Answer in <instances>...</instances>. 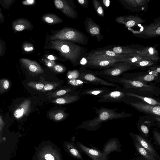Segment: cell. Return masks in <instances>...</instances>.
Returning <instances> with one entry per match:
<instances>
[{"label": "cell", "instance_id": "6da1fadb", "mask_svg": "<svg viewBox=\"0 0 160 160\" xmlns=\"http://www.w3.org/2000/svg\"><path fill=\"white\" fill-rule=\"evenodd\" d=\"M98 117L88 121L86 127L90 130H96L101 126V124L109 120L129 117L133 115L125 113L123 111L117 112L118 109L108 108L101 107L99 108H94Z\"/></svg>", "mask_w": 160, "mask_h": 160}, {"label": "cell", "instance_id": "7a4b0ae2", "mask_svg": "<svg viewBox=\"0 0 160 160\" xmlns=\"http://www.w3.org/2000/svg\"><path fill=\"white\" fill-rule=\"evenodd\" d=\"M50 43L49 49L58 51L62 56L73 63L80 57L81 48L73 43L57 39L52 40Z\"/></svg>", "mask_w": 160, "mask_h": 160}, {"label": "cell", "instance_id": "3957f363", "mask_svg": "<svg viewBox=\"0 0 160 160\" xmlns=\"http://www.w3.org/2000/svg\"><path fill=\"white\" fill-rule=\"evenodd\" d=\"M111 82H113L122 84L125 88H133L138 89V91L143 92L150 95L159 96L160 88L153 84L146 83L142 82L126 79L118 77L111 78L107 79Z\"/></svg>", "mask_w": 160, "mask_h": 160}, {"label": "cell", "instance_id": "277c9868", "mask_svg": "<svg viewBox=\"0 0 160 160\" xmlns=\"http://www.w3.org/2000/svg\"><path fill=\"white\" fill-rule=\"evenodd\" d=\"M37 160H62L59 148L51 141L44 140L37 148Z\"/></svg>", "mask_w": 160, "mask_h": 160}, {"label": "cell", "instance_id": "5b68a950", "mask_svg": "<svg viewBox=\"0 0 160 160\" xmlns=\"http://www.w3.org/2000/svg\"><path fill=\"white\" fill-rule=\"evenodd\" d=\"M50 38L52 40H67L82 44L84 43V37L82 34L74 29L65 28L52 36Z\"/></svg>", "mask_w": 160, "mask_h": 160}, {"label": "cell", "instance_id": "8992f818", "mask_svg": "<svg viewBox=\"0 0 160 160\" xmlns=\"http://www.w3.org/2000/svg\"><path fill=\"white\" fill-rule=\"evenodd\" d=\"M130 105L139 111L154 118L157 122H160V106L152 105L142 102H130Z\"/></svg>", "mask_w": 160, "mask_h": 160}, {"label": "cell", "instance_id": "52a82bcc", "mask_svg": "<svg viewBox=\"0 0 160 160\" xmlns=\"http://www.w3.org/2000/svg\"><path fill=\"white\" fill-rule=\"evenodd\" d=\"M115 64L112 66V68L102 70L98 72L97 75L107 79L111 78L118 77L131 68L130 65L126 63L124 64L115 65Z\"/></svg>", "mask_w": 160, "mask_h": 160}, {"label": "cell", "instance_id": "ba28073f", "mask_svg": "<svg viewBox=\"0 0 160 160\" xmlns=\"http://www.w3.org/2000/svg\"><path fill=\"white\" fill-rule=\"evenodd\" d=\"M156 119L149 116H140L138 122L136 124L137 128L142 135L148 138L151 127L154 125Z\"/></svg>", "mask_w": 160, "mask_h": 160}, {"label": "cell", "instance_id": "9c48e42d", "mask_svg": "<svg viewBox=\"0 0 160 160\" xmlns=\"http://www.w3.org/2000/svg\"><path fill=\"white\" fill-rule=\"evenodd\" d=\"M130 135L143 148L148 151L157 160H160V157L152 144L147 138L141 134H134L130 133Z\"/></svg>", "mask_w": 160, "mask_h": 160}, {"label": "cell", "instance_id": "30bf717a", "mask_svg": "<svg viewBox=\"0 0 160 160\" xmlns=\"http://www.w3.org/2000/svg\"><path fill=\"white\" fill-rule=\"evenodd\" d=\"M125 94L121 91L114 89L99 98L98 101L100 102H119L126 96Z\"/></svg>", "mask_w": 160, "mask_h": 160}, {"label": "cell", "instance_id": "8fae6325", "mask_svg": "<svg viewBox=\"0 0 160 160\" xmlns=\"http://www.w3.org/2000/svg\"><path fill=\"white\" fill-rule=\"evenodd\" d=\"M76 145L80 150L85 153L93 160H104L102 152L96 148H89L82 143L77 142Z\"/></svg>", "mask_w": 160, "mask_h": 160}, {"label": "cell", "instance_id": "7c38bea8", "mask_svg": "<svg viewBox=\"0 0 160 160\" xmlns=\"http://www.w3.org/2000/svg\"><path fill=\"white\" fill-rule=\"evenodd\" d=\"M63 146L65 152L73 158L79 160H83L81 151L73 142L65 141Z\"/></svg>", "mask_w": 160, "mask_h": 160}, {"label": "cell", "instance_id": "4fadbf2b", "mask_svg": "<svg viewBox=\"0 0 160 160\" xmlns=\"http://www.w3.org/2000/svg\"><path fill=\"white\" fill-rule=\"evenodd\" d=\"M55 6L68 17L74 18L75 13L65 0H56L53 1Z\"/></svg>", "mask_w": 160, "mask_h": 160}, {"label": "cell", "instance_id": "5bb4252c", "mask_svg": "<svg viewBox=\"0 0 160 160\" xmlns=\"http://www.w3.org/2000/svg\"><path fill=\"white\" fill-rule=\"evenodd\" d=\"M120 59H102L95 60H88V64L97 69H107L118 62Z\"/></svg>", "mask_w": 160, "mask_h": 160}, {"label": "cell", "instance_id": "9a60e30c", "mask_svg": "<svg viewBox=\"0 0 160 160\" xmlns=\"http://www.w3.org/2000/svg\"><path fill=\"white\" fill-rule=\"evenodd\" d=\"M160 78L157 77L150 73L139 75L128 79L139 81L146 83L154 84L160 83Z\"/></svg>", "mask_w": 160, "mask_h": 160}, {"label": "cell", "instance_id": "2e32d148", "mask_svg": "<svg viewBox=\"0 0 160 160\" xmlns=\"http://www.w3.org/2000/svg\"><path fill=\"white\" fill-rule=\"evenodd\" d=\"M12 26L15 31L20 32L25 30H30L32 27V24L26 19L19 18L12 22Z\"/></svg>", "mask_w": 160, "mask_h": 160}, {"label": "cell", "instance_id": "e0dca14e", "mask_svg": "<svg viewBox=\"0 0 160 160\" xmlns=\"http://www.w3.org/2000/svg\"><path fill=\"white\" fill-rule=\"evenodd\" d=\"M21 61L23 64L28 68L29 70L32 72L40 74L44 72L40 65L34 61L21 58Z\"/></svg>", "mask_w": 160, "mask_h": 160}, {"label": "cell", "instance_id": "ac0fdd59", "mask_svg": "<svg viewBox=\"0 0 160 160\" xmlns=\"http://www.w3.org/2000/svg\"><path fill=\"white\" fill-rule=\"evenodd\" d=\"M98 55H102L110 57L113 59H120L123 58H131L136 54H118L110 50H102L99 52H96L93 53Z\"/></svg>", "mask_w": 160, "mask_h": 160}, {"label": "cell", "instance_id": "d6986e66", "mask_svg": "<svg viewBox=\"0 0 160 160\" xmlns=\"http://www.w3.org/2000/svg\"><path fill=\"white\" fill-rule=\"evenodd\" d=\"M118 140L115 139L110 140L105 145L103 151H102L103 158L105 159L106 156L112 151H118Z\"/></svg>", "mask_w": 160, "mask_h": 160}, {"label": "cell", "instance_id": "ffe728a7", "mask_svg": "<svg viewBox=\"0 0 160 160\" xmlns=\"http://www.w3.org/2000/svg\"><path fill=\"white\" fill-rule=\"evenodd\" d=\"M125 95L126 96L134 97L139 99L142 102L152 105L160 106L159 101L151 97L144 96L129 92L126 93Z\"/></svg>", "mask_w": 160, "mask_h": 160}, {"label": "cell", "instance_id": "44dd1931", "mask_svg": "<svg viewBox=\"0 0 160 160\" xmlns=\"http://www.w3.org/2000/svg\"><path fill=\"white\" fill-rule=\"evenodd\" d=\"M132 138L133 140V142L135 148L138 153L141 156L147 160H157L148 151L142 147L134 138Z\"/></svg>", "mask_w": 160, "mask_h": 160}, {"label": "cell", "instance_id": "7402d4cb", "mask_svg": "<svg viewBox=\"0 0 160 160\" xmlns=\"http://www.w3.org/2000/svg\"><path fill=\"white\" fill-rule=\"evenodd\" d=\"M111 90L106 87L94 88L88 89L85 92L86 94L96 96L100 98L109 92Z\"/></svg>", "mask_w": 160, "mask_h": 160}, {"label": "cell", "instance_id": "603a6c76", "mask_svg": "<svg viewBox=\"0 0 160 160\" xmlns=\"http://www.w3.org/2000/svg\"><path fill=\"white\" fill-rule=\"evenodd\" d=\"M121 61L125 62L126 63L130 65H133V64L138 62L144 60L152 61L155 59L152 58H150L148 57L142 56L141 55H135L131 58H123L120 59Z\"/></svg>", "mask_w": 160, "mask_h": 160}, {"label": "cell", "instance_id": "cb8c5ba5", "mask_svg": "<svg viewBox=\"0 0 160 160\" xmlns=\"http://www.w3.org/2000/svg\"><path fill=\"white\" fill-rule=\"evenodd\" d=\"M78 99V97L76 96L66 95L55 98L52 100L51 102L57 104H63L73 102Z\"/></svg>", "mask_w": 160, "mask_h": 160}, {"label": "cell", "instance_id": "d4e9b609", "mask_svg": "<svg viewBox=\"0 0 160 160\" xmlns=\"http://www.w3.org/2000/svg\"><path fill=\"white\" fill-rule=\"evenodd\" d=\"M42 19L43 22L50 24H56L62 23V20L55 14L48 13L44 15Z\"/></svg>", "mask_w": 160, "mask_h": 160}, {"label": "cell", "instance_id": "484cf974", "mask_svg": "<svg viewBox=\"0 0 160 160\" xmlns=\"http://www.w3.org/2000/svg\"><path fill=\"white\" fill-rule=\"evenodd\" d=\"M66 114L62 110H56L49 113L50 118L55 121H62L66 118Z\"/></svg>", "mask_w": 160, "mask_h": 160}, {"label": "cell", "instance_id": "4316f807", "mask_svg": "<svg viewBox=\"0 0 160 160\" xmlns=\"http://www.w3.org/2000/svg\"><path fill=\"white\" fill-rule=\"evenodd\" d=\"M155 62L151 61L144 60L137 62L135 63L133 65L137 68H142L147 67L153 65Z\"/></svg>", "mask_w": 160, "mask_h": 160}, {"label": "cell", "instance_id": "83f0119b", "mask_svg": "<svg viewBox=\"0 0 160 160\" xmlns=\"http://www.w3.org/2000/svg\"><path fill=\"white\" fill-rule=\"evenodd\" d=\"M71 91V89L68 88L61 89L57 92L51 93L49 97L51 98H55L56 97L62 96Z\"/></svg>", "mask_w": 160, "mask_h": 160}, {"label": "cell", "instance_id": "f1b7e54d", "mask_svg": "<svg viewBox=\"0 0 160 160\" xmlns=\"http://www.w3.org/2000/svg\"><path fill=\"white\" fill-rule=\"evenodd\" d=\"M22 48L23 52H27L32 51L34 49V47L30 43L23 42L22 45Z\"/></svg>", "mask_w": 160, "mask_h": 160}, {"label": "cell", "instance_id": "f546056e", "mask_svg": "<svg viewBox=\"0 0 160 160\" xmlns=\"http://www.w3.org/2000/svg\"><path fill=\"white\" fill-rule=\"evenodd\" d=\"M15 1V0H0V3L4 8L8 9L11 5Z\"/></svg>", "mask_w": 160, "mask_h": 160}, {"label": "cell", "instance_id": "4dcf8cb0", "mask_svg": "<svg viewBox=\"0 0 160 160\" xmlns=\"http://www.w3.org/2000/svg\"><path fill=\"white\" fill-rule=\"evenodd\" d=\"M113 51L114 52L118 54H126L124 51L128 52L129 53H132V51L131 50H126L125 49H123L122 48L120 47H114L113 48Z\"/></svg>", "mask_w": 160, "mask_h": 160}, {"label": "cell", "instance_id": "1f68e13d", "mask_svg": "<svg viewBox=\"0 0 160 160\" xmlns=\"http://www.w3.org/2000/svg\"><path fill=\"white\" fill-rule=\"evenodd\" d=\"M153 136L155 143L159 147H160V133L158 131L155 130H153Z\"/></svg>", "mask_w": 160, "mask_h": 160}, {"label": "cell", "instance_id": "d6a6232c", "mask_svg": "<svg viewBox=\"0 0 160 160\" xmlns=\"http://www.w3.org/2000/svg\"><path fill=\"white\" fill-rule=\"evenodd\" d=\"M58 84L55 83V84L47 83L46 84L42 89V91L44 92L52 90L58 86Z\"/></svg>", "mask_w": 160, "mask_h": 160}, {"label": "cell", "instance_id": "836d02e7", "mask_svg": "<svg viewBox=\"0 0 160 160\" xmlns=\"http://www.w3.org/2000/svg\"><path fill=\"white\" fill-rule=\"evenodd\" d=\"M31 87L37 90H42L44 84L42 82H33L30 84Z\"/></svg>", "mask_w": 160, "mask_h": 160}, {"label": "cell", "instance_id": "e575fe53", "mask_svg": "<svg viewBox=\"0 0 160 160\" xmlns=\"http://www.w3.org/2000/svg\"><path fill=\"white\" fill-rule=\"evenodd\" d=\"M88 31L91 34L93 35L98 34L99 32L98 28L91 26L90 24L88 25Z\"/></svg>", "mask_w": 160, "mask_h": 160}, {"label": "cell", "instance_id": "d590c367", "mask_svg": "<svg viewBox=\"0 0 160 160\" xmlns=\"http://www.w3.org/2000/svg\"><path fill=\"white\" fill-rule=\"evenodd\" d=\"M5 42L2 40L0 39V56L4 55L5 52Z\"/></svg>", "mask_w": 160, "mask_h": 160}, {"label": "cell", "instance_id": "8d00e7d4", "mask_svg": "<svg viewBox=\"0 0 160 160\" xmlns=\"http://www.w3.org/2000/svg\"><path fill=\"white\" fill-rule=\"evenodd\" d=\"M24 112V110L23 108L18 109L15 111L14 116L17 118H20L23 115Z\"/></svg>", "mask_w": 160, "mask_h": 160}, {"label": "cell", "instance_id": "74e56055", "mask_svg": "<svg viewBox=\"0 0 160 160\" xmlns=\"http://www.w3.org/2000/svg\"><path fill=\"white\" fill-rule=\"evenodd\" d=\"M144 51L148 52V57L153 58L155 56V50L152 47H150L148 48V50H144Z\"/></svg>", "mask_w": 160, "mask_h": 160}, {"label": "cell", "instance_id": "f35d334b", "mask_svg": "<svg viewBox=\"0 0 160 160\" xmlns=\"http://www.w3.org/2000/svg\"><path fill=\"white\" fill-rule=\"evenodd\" d=\"M78 73L76 71L71 72H69V74L68 75V78H76L78 77Z\"/></svg>", "mask_w": 160, "mask_h": 160}, {"label": "cell", "instance_id": "ab89813d", "mask_svg": "<svg viewBox=\"0 0 160 160\" xmlns=\"http://www.w3.org/2000/svg\"><path fill=\"white\" fill-rule=\"evenodd\" d=\"M54 70L59 72H63L64 69V67L62 66L59 65H55L54 67Z\"/></svg>", "mask_w": 160, "mask_h": 160}, {"label": "cell", "instance_id": "60d3db41", "mask_svg": "<svg viewBox=\"0 0 160 160\" xmlns=\"http://www.w3.org/2000/svg\"><path fill=\"white\" fill-rule=\"evenodd\" d=\"M35 2L34 0H27L22 2V3L24 5H33Z\"/></svg>", "mask_w": 160, "mask_h": 160}, {"label": "cell", "instance_id": "b9f144b4", "mask_svg": "<svg viewBox=\"0 0 160 160\" xmlns=\"http://www.w3.org/2000/svg\"><path fill=\"white\" fill-rule=\"evenodd\" d=\"M135 23V22L133 20H130L128 21L126 23V25L129 27L133 26Z\"/></svg>", "mask_w": 160, "mask_h": 160}, {"label": "cell", "instance_id": "7bdbcfd3", "mask_svg": "<svg viewBox=\"0 0 160 160\" xmlns=\"http://www.w3.org/2000/svg\"><path fill=\"white\" fill-rule=\"evenodd\" d=\"M9 86V82L8 80H5L3 82V86L5 89H8Z\"/></svg>", "mask_w": 160, "mask_h": 160}, {"label": "cell", "instance_id": "ee69618b", "mask_svg": "<svg viewBox=\"0 0 160 160\" xmlns=\"http://www.w3.org/2000/svg\"><path fill=\"white\" fill-rule=\"evenodd\" d=\"M87 62V59L84 58H82L80 61V63L82 65H85Z\"/></svg>", "mask_w": 160, "mask_h": 160}, {"label": "cell", "instance_id": "f6af8a7d", "mask_svg": "<svg viewBox=\"0 0 160 160\" xmlns=\"http://www.w3.org/2000/svg\"><path fill=\"white\" fill-rule=\"evenodd\" d=\"M97 11L99 14H102L103 12V10L102 7L100 6L98 7L97 9Z\"/></svg>", "mask_w": 160, "mask_h": 160}, {"label": "cell", "instance_id": "bcb514c9", "mask_svg": "<svg viewBox=\"0 0 160 160\" xmlns=\"http://www.w3.org/2000/svg\"><path fill=\"white\" fill-rule=\"evenodd\" d=\"M4 21V17L0 10V22H3Z\"/></svg>", "mask_w": 160, "mask_h": 160}, {"label": "cell", "instance_id": "7dc6e473", "mask_svg": "<svg viewBox=\"0 0 160 160\" xmlns=\"http://www.w3.org/2000/svg\"><path fill=\"white\" fill-rule=\"evenodd\" d=\"M47 58L50 60H55L56 59V57L52 55H49L48 56Z\"/></svg>", "mask_w": 160, "mask_h": 160}, {"label": "cell", "instance_id": "c3c4849f", "mask_svg": "<svg viewBox=\"0 0 160 160\" xmlns=\"http://www.w3.org/2000/svg\"><path fill=\"white\" fill-rule=\"evenodd\" d=\"M78 3L82 5H84L85 3V2L86 1L84 0H78Z\"/></svg>", "mask_w": 160, "mask_h": 160}, {"label": "cell", "instance_id": "681fc988", "mask_svg": "<svg viewBox=\"0 0 160 160\" xmlns=\"http://www.w3.org/2000/svg\"><path fill=\"white\" fill-rule=\"evenodd\" d=\"M47 65L48 67H51L52 66L53 62H52L50 61H48L47 62H46Z\"/></svg>", "mask_w": 160, "mask_h": 160}, {"label": "cell", "instance_id": "f907efd6", "mask_svg": "<svg viewBox=\"0 0 160 160\" xmlns=\"http://www.w3.org/2000/svg\"><path fill=\"white\" fill-rule=\"evenodd\" d=\"M104 4L105 6L107 7H108L110 5V1L109 0H107L105 1Z\"/></svg>", "mask_w": 160, "mask_h": 160}, {"label": "cell", "instance_id": "816d5d0a", "mask_svg": "<svg viewBox=\"0 0 160 160\" xmlns=\"http://www.w3.org/2000/svg\"><path fill=\"white\" fill-rule=\"evenodd\" d=\"M156 32L157 33L160 34V27H159L157 29Z\"/></svg>", "mask_w": 160, "mask_h": 160}]
</instances>
